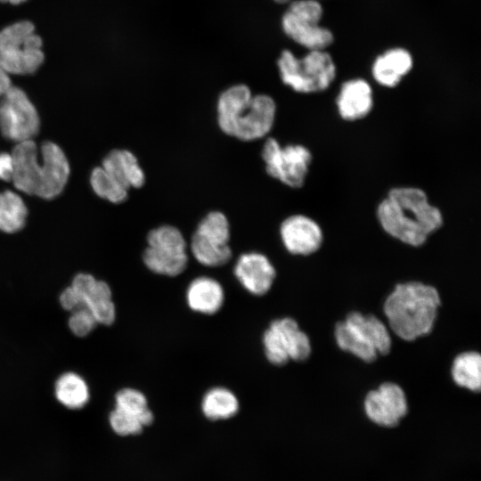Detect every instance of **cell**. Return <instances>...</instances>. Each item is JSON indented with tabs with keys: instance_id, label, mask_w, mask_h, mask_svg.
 <instances>
[{
	"instance_id": "33",
	"label": "cell",
	"mask_w": 481,
	"mask_h": 481,
	"mask_svg": "<svg viewBox=\"0 0 481 481\" xmlns=\"http://www.w3.org/2000/svg\"><path fill=\"white\" fill-rule=\"evenodd\" d=\"M110 298H111L110 286L103 281L96 280L92 290L86 298V307L89 303Z\"/></svg>"
},
{
	"instance_id": "17",
	"label": "cell",
	"mask_w": 481,
	"mask_h": 481,
	"mask_svg": "<svg viewBox=\"0 0 481 481\" xmlns=\"http://www.w3.org/2000/svg\"><path fill=\"white\" fill-rule=\"evenodd\" d=\"M414 61L409 50L392 47L379 54L371 64V75L379 86H397L412 69Z\"/></svg>"
},
{
	"instance_id": "29",
	"label": "cell",
	"mask_w": 481,
	"mask_h": 481,
	"mask_svg": "<svg viewBox=\"0 0 481 481\" xmlns=\"http://www.w3.org/2000/svg\"><path fill=\"white\" fill-rule=\"evenodd\" d=\"M97 322L87 307H81L72 312L69 319V327L72 333L77 337L88 335Z\"/></svg>"
},
{
	"instance_id": "27",
	"label": "cell",
	"mask_w": 481,
	"mask_h": 481,
	"mask_svg": "<svg viewBox=\"0 0 481 481\" xmlns=\"http://www.w3.org/2000/svg\"><path fill=\"white\" fill-rule=\"evenodd\" d=\"M334 337L338 346L365 363H371L379 355L376 351L363 344L345 321L336 324Z\"/></svg>"
},
{
	"instance_id": "26",
	"label": "cell",
	"mask_w": 481,
	"mask_h": 481,
	"mask_svg": "<svg viewBox=\"0 0 481 481\" xmlns=\"http://www.w3.org/2000/svg\"><path fill=\"white\" fill-rule=\"evenodd\" d=\"M94 192L101 198L114 204H120L127 200L128 190L117 182L102 167H95L90 176Z\"/></svg>"
},
{
	"instance_id": "30",
	"label": "cell",
	"mask_w": 481,
	"mask_h": 481,
	"mask_svg": "<svg viewBox=\"0 0 481 481\" xmlns=\"http://www.w3.org/2000/svg\"><path fill=\"white\" fill-rule=\"evenodd\" d=\"M97 323L110 325L116 318V308L111 298L94 301L86 305Z\"/></svg>"
},
{
	"instance_id": "16",
	"label": "cell",
	"mask_w": 481,
	"mask_h": 481,
	"mask_svg": "<svg viewBox=\"0 0 481 481\" xmlns=\"http://www.w3.org/2000/svg\"><path fill=\"white\" fill-rule=\"evenodd\" d=\"M373 104V90L367 80L356 77L341 84L336 105L344 120L356 121L364 118L371 111Z\"/></svg>"
},
{
	"instance_id": "5",
	"label": "cell",
	"mask_w": 481,
	"mask_h": 481,
	"mask_svg": "<svg viewBox=\"0 0 481 481\" xmlns=\"http://www.w3.org/2000/svg\"><path fill=\"white\" fill-rule=\"evenodd\" d=\"M277 67L282 83L300 94L323 92L337 76L336 63L327 50H308L298 57L284 49L277 60Z\"/></svg>"
},
{
	"instance_id": "20",
	"label": "cell",
	"mask_w": 481,
	"mask_h": 481,
	"mask_svg": "<svg viewBox=\"0 0 481 481\" xmlns=\"http://www.w3.org/2000/svg\"><path fill=\"white\" fill-rule=\"evenodd\" d=\"M185 298L192 311L210 315L217 313L223 306L224 290L216 279L200 276L191 281Z\"/></svg>"
},
{
	"instance_id": "9",
	"label": "cell",
	"mask_w": 481,
	"mask_h": 481,
	"mask_svg": "<svg viewBox=\"0 0 481 481\" xmlns=\"http://www.w3.org/2000/svg\"><path fill=\"white\" fill-rule=\"evenodd\" d=\"M230 238L227 216L218 210L210 211L199 222L192 236V255L200 264L208 267L224 265L232 256Z\"/></svg>"
},
{
	"instance_id": "22",
	"label": "cell",
	"mask_w": 481,
	"mask_h": 481,
	"mask_svg": "<svg viewBox=\"0 0 481 481\" xmlns=\"http://www.w3.org/2000/svg\"><path fill=\"white\" fill-rule=\"evenodd\" d=\"M453 382L471 392L481 388V355L476 351H466L458 355L452 364Z\"/></svg>"
},
{
	"instance_id": "19",
	"label": "cell",
	"mask_w": 481,
	"mask_h": 481,
	"mask_svg": "<svg viewBox=\"0 0 481 481\" xmlns=\"http://www.w3.org/2000/svg\"><path fill=\"white\" fill-rule=\"evenodd\" d=\"M126 189H139L145 183L146 176L135 155L127 150H112L101 166Z\"/></svg>"
},
{
	"instance_id": "35",
	"label": "cell",
	"mask_w": 481,
	"mask_h": 481,
	"mask_svg": "<svg viewBox=\"0 0 481 481\" xmlns=\"http://www.w3.org/2000/svg\"><path fill=\"white\" fill-rule=\"evenodd\" d=\"M12 86L10 75L0 69V99Z\"/></svg>"
},
{
	"instance_id": "13",
	"label": "cell",
	"mask_w": 481,
	"mask_h": 481,
	"mask_svg": "<svg viewBox=\"0 0 481 481\" xmlns=\"http://www.w3.org/2000/svg\"><path fill=\"white\" fill-rule=\"evenodd\" d=\"M363 408L366 416L373 423L393 428L407 414L408 403L405 393L399 385L385 382L366 395Z\"/></svg>"
},
{
	"instance_id": "10",
	"label": "cell",
	"mask_w": 481,
	"mask_h": 481,
	"mask_svg": "<svg viewBox=\"0 0 481 481\" xmlns=\"http://www.w3.org/2000/svg\"><path fill=\"white\" fill-rule=\"evenodd\" d=\"M261 157L266 173L293 189L305 184L313 159L310 150L303 144L281 146L273 137L264 143Z\"/></svg>"
},
{
	"instance_id": "28",
	"label": "cell",
	"mask_w": 481,
	"mask_h": 481,
	"mask_svg": "<svg viewBox=\"0 0 481 481\" xmlns=\"http://www.w3.org/2000/svg\"><path fill=\"white\" fill-rule=\"evenodd\" d=\"M109 423L113 432L120 436L139 435L145 428L143 421L139 417L117 407L110 412Z\"/></svg>"
},
{
	"instance_id": "4",
	"label": "cell",
	"mask_w": 481,
	"mask_h": 481,
	"mask_svg": "<svg viewBox=\"0 0 481 481\" xmlns=\"http://www.w3.org/2000/svg\"><path fill=\"white\" fill-rule=\"evenodd\" d=\"M440 304L435 287L408 281L395 287L384 302L383 311L391 330L401 339L412 341L432 330Z\"/></svg>"
},
{
	"instance_id": "38",
	"label": "cell",
	"mask_w": 481,
	"mask_h": 481,
	"mask_svg": "<svg viewBox=\"0 0 481 481\" xmlns=\"http://www.w3.org/2000/svg\"><path fill=\"white\" fill-rule=\"evenodd\" d=\"M321 1V0H320Z\"/></svg>"
},
{
	"instance_id": "34",
	"label": "cell",
	"mask_w": 481,
	"mask_h": 481,
	"mask_svg": "<svg viewBox=\"0 0 481 481\" xmlns=\"http://www.w3.org/2000/svg\"><path fill=\"white\" fill-rule=\"evenodd\" d=\"M12 172V159L11 153H0V179L11 181Z\"/></svg>"
},
{
	"instance_id": "37",
	"label": "cell",
	"mask_w": 481,
	"mask_h": 481,
	"mask_svg": "<svg viewBox=\"0 0 481 481\" xmlns=\"http://www.w3.org/2000/svg\"><path fill=\"white\" fill-rule=\"evenodd\" d=\"M273 1L278 4H289L292 0H273Z\"/></svg>"
},
{
	"instance_id": "23",
	"label": "cell",
	"mask_w": 481,
	"mask_h": 481,
	"mask_svg": "<svg viewBox=\"0 0 481 481\" xmlns=\"http://www.w3.org/2000/svg\"><path fill=\"white\" fill-rule=\"evenodd\" d=\"M54 389L57 400L69 409H81L89 400L87 384L75 372L62 374L57 379Z\"/></svg>"
},
{
	"instance_id": "3",
	"label": "cell",
	"mask_w": 481,
	"mask_h": 481,
	"mask_svg": "<svg viewBox=\"0 0 481 481\" xmlns=\"http://www.w3.org/2000/svg\"><path fill=\"white\" fill-rule=\"evenodd\" d=\"M277 106L266 94H253L245 84L223 91L217 99V125L220 130L242 142L265 137L273 129Z\"/></svg>"
},
{
	"instance_id": "1",
	"label": "cell",
	"mask_w": 481,
	"mask_h": 481,
	"mask_svg": "<svg viewBox=\"0 0 481 481\" xmlns=\"http://www.w3.org/2000/svg\"><path fill=\"white\" fill-rule=\"evenodd\" d=\"M376 213L388 235L412 247L422 246L444 224L440 209L429 203L423 190L412 186L390 189Z\"/></svg>"
},
{
	"instance_id": "18",
	"label": "cell",
	"mask_w": 481,
	"mask_h": 481,
	"mask_svg": "<svg viewBox=\"0 0 481 481\" xmlns=\"http://www.w3.org/2000/svg\"><path fill=\"white\" fill-rule=\"evenodd\" d=\"M345 322L357 338L378 355H387L390 352L392 339L388 329L375 315L351 312L346 315Z\"/></svg>"
},
{
	"instance_id": "2",
	"label": "cell",
	"mask_w": 481,
	"mask_h": 481,
	"mask_svg": "<svg viewBox=\"0 0 481 481\" xmlns=\"http://www.w3.org/2000/svg\"><path fill=\"white\" fill-rule=\"evenodd\" d=\"M40 152L38 159L33 140L16 143L11 152V181L26 194L51 200L63 191L69 176V164L63 151L54 143L45 142Z\"/></svg>"
},
{
	"instance_id": "25",
	"label": "cell",
	"mask_w": 481,
	"mask_h": 481,
	"mask_svg": "<svg viewBox=\"0 0 481 481\" xmlns=\"http://www.w3.org/2000/svg\"><path fill=\"white\" fill-rule=\"evenodd\" d=\"M115 407L139 417L146 427L154 420L150 410L146 396L139 390L126 387L119 390L115 397Z\"/></svg>"
},
{
	"instance_id": "24",
	"label": "cell",
	"mask_w": 481,
	"mask_h": 481,
	"mask_svg": "<svg viewBox=\"0 0 481 481\" xmlns=\"http://www.w3.org/2000/svg\"><path fill=\"white\" fill-rule=\"evenodd\" d=\"M28 216L27 207L21 197L12 192H0V230L13 233L21 230Z\"/></svg>"
},
{
	"instance_id": "15",
	"label": "cell",
	"mask_w": 481,
	"mask_h": 481,
	"mask_svg": "<svg viewBox=\"0 0 481 481\" xmlns=\"http://www.w3.org/2000/svg\"><path fill=\"white\" fill-rule=\"evenodd\" d=\"M233 272L240 285L255 296L266 294L276 277L275 268L269 258L259 252L241 254Z\"/></svg>"
},
{
	"instance_id": "6",
	"label": "cell",
	"mask_w": 481,
	"mask_h": 481,
	"mask_svg": "<svg viewBox=\"0 0 481 481\" xmlns=\"http://www.w3.org/2000/svg\"><path fill=\"white\" fill-rule=\"evenodd\" d=\"M45 61L43 40L29 20L0 30V69L8 75H32Z\"/></svg>"
},
{
	"instance_id": "21",
	"label": "cell",
	"mask_w": 481,
	"mask_h": 481,
	"mask_svg": "<svg viewBox=\"0 0 481 481\" xmlns=\"http://www.w3.org/2000/svg\"><path fill=\"white\" fill-rule=\"evenodd\" d=\"M203 415L210 420H224L235 416L240 409L237 396L224 387L208 390L201 400Z\"/></svg>"
},
{
	"instance_id": "36",
	"label": "cell",
	"mask_w": 481,
	"mask_h": 481,
	"mask_svg": "<svg viewBox=\"0 0 481 481\" xmlns=\"http://www.w3.org/2000/svg\"><path fill=\"white\" fill-rule=\"evenodd\" d=\"M26 1L28 0H0L1 3L11 4L14 5L20 4L22 3H25Z\"/></svg>"
},
{
	"instance_id": "31",
	"label": "cell",
	"mask_w": 481,
	"mask_h": 481,
	"mask_svg": "<svg viewBox=\"0 0 481 481\" xmlns=\"http://www.w3.org/2000/svg\"><path fill=\"white\" fill-rule=\"evenodd\" d=\"M61 306L68 311H75L81 307H86L84 298L77 293L71 286L66 288L60 296Z\"/></svg>"
},
{
	"instance_id": "14",
	"label": "cell",
	"mask_w": 481,
	"mask_h": 481,
	"mask_svg": "<svg viewBox=\"0 0 481 481\" xmlns=\"http://www.w3.org/2000/svg\"><path fill=\"white\" fill-rule=\"evenodd\" d=\"M280 236L287 251L297 256L312 255L320 249L323 242L321 226L302 214L287 216L280 225Z\"/></svg>"
},
{
	"instance_id": "11",
	"label": "cell",
	"mask_w": 481,
	"mask_h": 481,
	"mask_svg": "<svg viewBox=\"0 0 481 481\" xmlns=\"http://www.w3.org/2000/svg\"><path fill=\"white\" fill-rule=\"evenodd\" d=\"M263 345L267 360L278 366L289 360L305 361L312 351L308 336L290 317L273 321L264 333Z\"/></svg>"
},
{
	"instance_id": "32",
	"label": "cell",
	"mask_w": 481,
	"mask_h": 481,
	"mask_svg": "<svg viewBox=\"0 0 481 481\" xmlns=\"http://www.w3.org/2000/svg\"><path fill=\"white\" fill-rule=\"evenodd\" d=\"M96 279L88 273H78L72 281L71 287L79 293L85 299L92 290Z\"/></svg>"
},
{
	"instance_id": "8",
	"label": "cell",
	"mask_w": 481,
	"mask_h": 481,
	"mask_svg": "<svg viewBox=\"0 0 481 481\" xmlns=\"http://www.w3.org/2000/svg\"><path fill=\"white\" fill-rule=\"evenodd\" d=\"M143 254L145 266L157 274L177 276L187 267V242L175 226L163 224L151 229Z\"/></svg>"
},
{
	"instance_id": "12",
	"label": "cell",
	"mask_w": 481,
	"mask_h": 481,
	"mask_svg": "<svg viewBox=\"0 0 481 481\" xmlns=\"http://www.w3.org/2000/svg\"><path fill=\"white\" fill-rule=\"evenodd\" d=\"M40 119L27 94L12 86L0 99V131L16 143L30 141L37 135Z\"/></svg>"
},
{
	"instance_id": "7",
	"label": "cell",
	"mask_w": 481,
	"mask_h": 481,
	"mask_svg": "<svg viewBox=\"0 0 481 481\" xmlns=\"http://www.w3.org/2000/svg\"><path fill=\"white\" fill-rule=\"evenodd\" d=\"M323 13L320 0H292L281 16L282 31L307 50H327L334 42V35L322 25Z\"/></svg>"
}]
</instances>
